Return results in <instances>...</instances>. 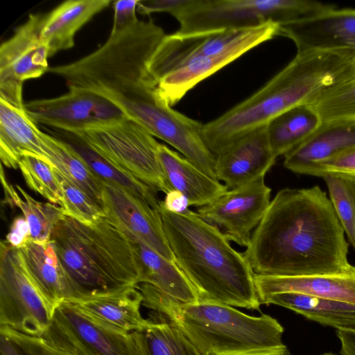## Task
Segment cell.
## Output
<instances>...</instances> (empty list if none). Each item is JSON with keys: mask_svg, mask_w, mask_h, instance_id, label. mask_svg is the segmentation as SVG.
<instances>
[{"mask_svg": "<svg viewBox=\"0 0 355 355\" xmlns=\"http://www.w3.org/2000/svg\"><path fill=\"white\" fill-rule=\"evenodd\" d=\"M327 174L355 176V147L318 164L310 175L322 177Z\"/></svg>", "mask_w": 355, "mask_h": 355, "instance_id": "36", "label": "cell"}, {"mask_svg": "<svg viewBox=\"0 0 355 355\" xmlns=\"http://www.w3.org/2000/svg\"><path fill=\"white\" fill-rule=\"evenodd\" d=\"M321 355H336V354H333L331 353H327V354H321Z\"/></svg>", "mask_w": 355, "mask_h": 355, "instance_id": "42", "label": "cell"}, {"mask_svg": "<svg viewBox=\"0 0 355 355\" xmlns=\"http://www.w3.org/2000/svg\"><path fill=\"white\" fill-rule=\"evenodd\" d=\"M71 132L78 135L98 153L155 190L165 193L172 190L159 164L157 154L159 143L135 121L125 118Z\"/></svg>", "mask_w": 355, "mask_h": 355, "instance_id": "7", "label": "cell"}, {"mask_svg": "<svg viewBox=\"0 0 355 355\" xmlns=\"http://www.w3.org/2000/svg\"><path fill=\"white\" fill-rule=\"evenodd\" d=\"M307 105L322 123L355 120V76L327 89Z\"/></svg>", "mask_w": 355, "mask_h": 355, "instance_id": "32", "label": "cell"}, {"mask_svg": "<svg viewBox=\"0 0 355 355\" xmlns=\"http://www.w3.org/2000/svg\"><path fill=\"white\" fill-rule=\"evenodd\" d=\"M259 301L272 294L296 293L355 306V266L342 272L297 276L254 275Z\"/></svg>", "mask_w": 355, "mask_h": 355, "instance_id": "19", "label": "cell"}, {"mask_svg": "<svg viewBox=\"0 0 355 355\" xmlns=\"http://www.w3.org/2000/svg\"><path fill=\"white\" fill-rule=\"evenodd\" d=\"M157 154L167 184L171 189L182 193L190 206H205L228 191L225 184L209 176L166 145L159 144Z\"/></svg>", "mask_w": 355, "mask_h": 355, "instance_id": "22", "label": "cell"}, {"mask_svg": "<svg viewBox=\"0 0 355 355\" xmlns=\"http://www.w3.org/2000/svg\"><path fill=\"white\" fill-rule=\"evenodd\" d=\"M22 88V82H0V158L2 164L14 169L19 168L25 155L51 164L42 139V131L25 107Z\"/></svg>", "mask_w": 355, "mask_h": 355, "instance_id": "11", "label": "cell"}, {"mask_svg": "<svg viewBox=\"0 0 355 355\" xmlns=\"http://www.w3.org/2000/svg\"><path fill=\"white\" fill-rule=\"evenodd\" d=\"M1 180L5 202L21 210L30 227L31 241L38 243L50 242L54 228L65 214L64 209L51 202L44 203L36 200L17 185L19 195L15 188L7 181L2 165Z\"/></svg>", "mask_w": 355, "mask_h": 355, "instance_id": "29", "label": "cell"}, {"mask_svg": "<svg viewBox=\"0 0 355 355\" xmlns=\"http://www.w3.org/2000/svg\"><path fill=\"white\" fill-rule=\"evenodd\" d=\"M355 147V120L322 123L306 140L284 155V166L295 173L310 175L313 168Z\"/></svg>", "mask_w": 355, "mask_h": 355, "instance_id": "21", "label": "cell"}, {"mask_svg": "<svg viewBox=\"0 0 355 355\" xmlns=\"http://www.w3.org/2000/svg\"><path fill=\"white\" fill-rule=\"evenodd\" d=\"M53 323L87 355H145L140 332L101 325L67 301L58 304Z\"/></svg>", "mask_w": 355, "mask_h": 355, "instance_id": "14", "label": "cell"}, {"mask_svg": "<svg viewBox=\"0 0 355 355\" xmlns=\"http://www.w3.org/2000/svg\"><path fill=\"white\" fill-rule=\"evenodd\" d=\"M187 0H139L137 10L141 15L154 12L171 14L186 3Z\"/></svg>", "mask_w": 355, "mask_h": 355, "instance_id": "39", "label": "cell"}, {"mask_svg": "<svg viewBox=\"0 0 355 355\" xmlns=\"http://www.w3.org/2000/svg\"><path fill=\"white\" fill-rule=\"evenodd\" d=\"M262 175L232 189L198 209V214L216 225L232 241L248 247L251 231L259 225L270 204L271 189Z\"/></svg>", "mask_w": 355, "mask_h": 355, "instance_id": "8", "label": "cell"}, {"mask_svg": "<svg viewBox=\"0 0 355 355\" xmlns=\"http://www.w3.org/2000/svg\"><path fill=\"white\" fill-rule=\"evenodd\" d=\"M159 211L175 263L200 300L259 309L252 268L218 227L191 210L172 213L160 203Z\"/></svg>", "mask_w": 355, "mask_h": 355, "instance_id": "2", "label": "cell"}, {"mask_svg": "<svg viewBox=\"0 0 355 355\" xmlns=\"http://www.w3.org/2000/svg\"><path fill=\"white\" fill-rule=\"evenodd\" d=\"M12 248L21 250L31 241L29 225L23 216L16 217L5 240Z\"/></svg>", "mask_w": 355, "mask_h": 355, "instance_id": "38", "label": "cell"}, {"mask_svg": "<svg viewBox=\"0 0 355 355\" xmlns=\"http://www.w3.org/2000/svg\"><path fill=\"white\" fill-rule=\"evenodd\" d=\"M243 31L201 35H165L149 60L148 71L158 83L171 72L218 53Z\"/></svg>", "mask_w": 355, "mask_h": 355, "instance_id": "18", "label": "cell"}, {"mask_svg": "<svg viewBox=\"0 0 355 355\" xmlns=\"http://www.w3.org/2000/svg\"><path fill=\"white\" fill-rule=\"evenodd\" d=\"M334 8L303 0H187L171 15L182 35L245 30L269 21L279 25L304 19Z\"/></svg>", "mask_w": 355, "mask_h": 355, "instance_id": "5", "label": "cell"}, {"mask_svg": "<svg viewBox=\"0 0 355 355\" xmlns=\"http://www.w3.org/2000/svg\"><path fill=\"white\" fill-rule=\"evenodd\" d=\"M279 35L292 40L297 52H334L355 60V9L336 8L280 25Z\"/></svg>", "mask_w": 355, "mask_h": 355, "instance_id": "12", "label": "cell"}, {"mask_svg": "<svg viewBox=\"0 0 355 355\" xmlns=\"http://www.w3.org/2000/svg\"><path fill=\"white\" fill-rule=\"evenodd\" d=\"M101 182L105 216L130 231L164 257L175 262L159 211L125 189Z\"/></svg>", "mask_w": 355, "mask_h": 355, "instance_id": "13", "label": "cell"}, {"mask_svg": "<svg viewBox=\"0 0 355 355\" xmlns=\"http://www.w3.org/2000/svg\"><path fill=\"white\" fill-rule=\"evenodd\" d=\"M46 130L68 144L101 181L125 189L159 210L161 200L157 190L103 156L76 133L54 128Z\"/></svg>", "mask_w": 355, "mask_h": 355, "instance_id": "25", "label": "cell"}, {"mask_svg": "<svg viewBox=\"0 0 355 355\" xmlns=\"http://www.w3.org/2000/svg\"><path fill=\"white\" fill-rule=\"evenodd\" d=\"M58 305L40 288L20 250L0 245V326L32 335L52 324Z\"/></svg>", "mask_w": 355, "mask_h": 355, "instance_id": "6", "label": "cell"}, {"mask_svg": "<svg viewBox=\"0 0 355 355\" xmlns=\"http://www.w3.org/2000/svg\"><path fill=\"white\" fill-rule=\"evenodd\" d=\"M46 14H30L0 46V82L37 78L49 70V49L41 37Z\"/></svg>", "mask_w": 355, "mask_h": 355, "instance_id": "15", "label": "cell"}, {"mask_svg": "<svg viewBox=\"0 0 355 355\" xmlns=\"http://www.w3.org/2000/svg\"><path fill=\"white\" fill-rule=\"evenodd\" d=\"M67 302L92 320L116 331L140 332L150 322L141 314L143 297L137 286L87 293Z\"/></svg>", "mask_w": 355, "mask_h": 355, "instance_id": "17", "label": "cell"}, {"mask_svg": "<svg viewBox=\"0 0 355 355\" xmlns=\"http://www.w3.org/2000/svg\"><path fill=\"white\" fill-rule=\"evenodd\" d=\"M36 124L76 131L127 118L113 103L96 93L76 88L62 96L25 103Z\"/></svg>", "mask_w": 355, "mask_h": 355, "instance_id": "9", "label": "cell"}, {"mask_svg": "<svg viewBox=\"0 0 355 355\" xmlns=\"http://www.w3.org/2000/svg\"><path fill=\"white\" fill-rule=\"evenodd\" d=\"M345 231L320 187L280 190L270 201L243 252L254 275L297 276L342 272Z\"/></svg>", "mask_w": 355, "mask_h": 355, "instance_id": "1", "label": "cell"}, {"mask_svg": "<svg viewBox=\"0 0 355 355\" xmlns=\"http://www.w3.org/2000/svg\"><path fill=\"white\" fill-rule=\"evenodd\" d=\"M340 355H355V330L338 329Z\"/></svg>", "mask_w": 355, "mask_h": 355, "instance_id": "41", "label": "cell"}, {"mask_svg": "<svg viewBox=\"0 0 355 355\" xmlns=\"http://www.w3.org/2000/svg\"><path fill=\"white\" fill-rule=\"evenodd\" d=\"M119 227L132 245L138 284H149L183 303H195L200 300L196 288L175 262L157 253L128 230Z\"/></svg>", "mask_w": 355, "mask_h": 355, "instance_id": "20", "label": "cell"}, {"mask_svg": "<svg viewBox=\"0 0 355 355\" xmlns=\"http://www.w3.org/2000/svg\"><path fill=\"white\" fill-rule=\"evenodd\" d=\"M279 33L280 25L273 21L243 31L218 53L162 78L157 85L160 96L169 106L175 105L200 82Z\"/></svg>", "mask_w": 355, "mask_h": 355, "instance_id": "10", "label": "cell"}, {"mask_svg": "<svg viewBox=\"0 0 355 355\" xmlns=\"http://www.w3.org/2000/svg\"><path fill=\"white\" fill-rule=\"evenodd\" d=\"M51 241L83 295L137 286L131 243L107 216L86 225L64 214L54 228Z\"/></svg>", "mask_w": 355, "mask_h": 355, "instance_id": "4", "label": "cell"}, {"mask_svg": "<svg viewBox=\"0 0 355 355\" xmlns=\"http://www.w3.org/2000/svg\"><path fill=\"white\" fill-rule=\"evenodd\" d=\"M28 270L44 293L57 305L83 295L62 265L51 241H29L20 250Z\"/></svg>", "mask_w": 355, "mask_h": 355, "instance_id": "23", "label": "cell"}, {"mask_svg": "<svg viewBox=\"0 0 355 355\" xmlns=\"http://www.w3.org/2000/svg\"><path fill=\"white\" fill-rule=\"evenodd\" d=\"M260 304L279 305L324 326L355 330V306L345 302L296 293L268 295Z\"/></svg>", "mask_w": 355, "mask_h": 355, "instance_id": "26", "label": "cell"}, {"mask_svg": "<svg viewBox=\"0 0 355 355\" xmlns=\"http://www.w3.org/2000/svg\"><path fill=\"white\" fill-rule=\"evenodd\" d=\"M137 287L142 304L177 324L202 355H290L283 327L268 315L250 316L208 300L183 303L146 283Z\"/></svg>", "mask_w": 355, "mask_h": 355, "instance_id": "3", "label": "cell"}, {"mask_svg": "<svg viewBox=\"0 0 355 355\" xmlns=\"http://www.w3.org/2000/svg\"><path fill=\"white\" fill-rule=\"evenodd\" d=\"M61 187L65 214L86 225H93L105 216L103 210L73 182L53 166Z\"/></svg>", "mask_w": 355, "mask_h": 355, "instance_id": "35", "label": "cell"}, {"mask_svg": "<svg viewBox=\"0 0 355 355\" xmlns=\"http://www.w3.org/2000/svg\"><path fill=\"white\" fill-rule=\"evenodd\" d=\"M149 321L140 331L145 355H202L178 326L165 316L158 320L150 318Z\"/></svg>", "mask_w": 355, "mask_h": 355, "instance_id": "31", "label": "cell"}, {"mask_svg": "<svg viewBox=\"0 0 355 355\" xmlns=\"http://www.w3.org/2000/svg\"><path fill=\"white\" fill-rule=\"evenodd\" d=\"M165 194L164 200L160 203L166 210L175 214H184L189 211V200L182 193L172 189Z\"/></svg>", "mask_w": 355, "mask_h": 355, "instance_id": "40", "label": "cell"}, {"mask_svg": "<svg viewBox=\"0 0 355 355\" xmlns=\"http://www.w3.org/2000/svg\"><path fill=\"white\" fill-rule=\"evenodd\" d=\"M1 355H87L53 323L32 335L0 326Z\"/></svg>", "mask_w": 355, "mask_h": 355, "instance_id": "27", "label": "cell"}, {"mask_svg": "<svg viewBox=\"0 0 355 355\" xmlns=\"http://www.w3.org/2000/svg\"><path fill=\"white\" fill-rule=\"evenodd\" d=\"M19 168L27 186L51 203L63 207L61 187L55 175L53 165L36 156L25 155Z\"/></svg>", "mask_w": 355, "mask_h": 355, "instance_id": "34", "label": "cell"}, {"mask_svg": "<svg viewBox=\"0 0 355 355\" xmlns=\"http://www.w3.org/2000/svg\"><path fill=\"white\" fill-rule=\"evenodd\" d=\"M322 123L318 113L307 104L281 113L267 123L272 154L276 158L285 155L309 137Z\"/></svg>", "mask_w": 355, "mask_h": 355, "instance_id": "28", "label": "cell"}, {"mask_svg": "<svg viewBox=\"0 0 355 355\" xmlns=\"http://www.w3.org/2000/svg\"><path fill=\"white\" fill-rule=\"evenodd\" d=\"M139 0H119L114 2V21L110 33L125 29L137 20L136 10Z\"/></svg>", "mask_w": 355, "mask_h": 355, "instance_id": "37", "label": "cell"}, {"mask_svg": "<svg viewBox=\"0 0 355 355\" xmlns=\"http://www.w3.org/2000/svg\"><path fill=\"white\" fill-rule=\"evenodd\" d=\"M267 124L239 137L216 155V175L228 189H234L266 175L275 164Z\"/></svg>", "mask_w": 355, "mask_h": 355, "instance_id": "16", "label": "cell"}, {"mask_svg": "<svg viewBox=\"0 0 355 355\" xmlns=\"http://www.w3.org/2000/svg\"><path fill=\"white\" fill-rule=\"evenodd\" d=\"M110 3V0H69L47 13L41 37L48 47L49 56L72 48L78 31Z\"/></svg>", "mask_w": 355, "mask_h": 355, "instance_id": "24", "label": "cell"}, {"mask_svg": "<svg viewBox=\"0 0 355 355\" xmlns=\"http://www.w3.org/2000/svg\"><path fill=\"white\" fill-rule=\"evenodd\" d=\"M322 178L348 241L355 250V176L327 174Z\"/></svg>", "mask_w": 355, "mask_h": 355, "instance_id": "33", "label": "cell"}, {"mask_svg": "<svg viewBox=\"0 0 355 355\" xmlns=\"http://www.w3.org/2000/svg\"><path fill=\"white\" fill-rule=\"evenodd\" d=\"M41 135L50 163L103 210L101 180L65 142L44 132Z\"/></svg>", "mask_w": 355, "mask_h": 355, "instance_id": "30", "label": "cell"}]
</instances>
